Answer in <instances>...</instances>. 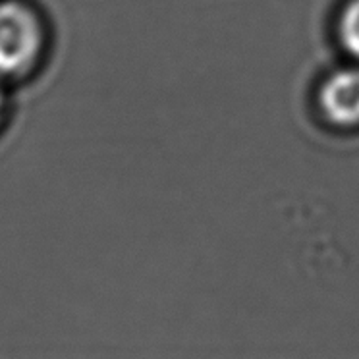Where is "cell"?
I'll return each instance as SVG.
<instances>
[{
	"instance_id": "obj_4",
	"label": "cell",
	"mask_w": 359,
	"mask_h": 359,
	"mask_svg": "<svg viewBox=\"0 0 359 359\" xmlns=\"http://www.w3.org/2000/svg\"><path fill=\"white\" fill-rule=\"evenodd\" d=\"M4 102H6V99H4V91L0 86V120H2V112H4Z\"/></svg>"
},
{
	"instance_id": "obj_2",
	"label": "cell",
	"mask_w": 359,
	"mask_h": 359,
	"mask_svg": "<svg viewBox=\"0 0 359 359\" xmlns=\"http://www.w3.org/2000/svg\"><path fill=\"white\" fill-rule=\"evenodd\" d=\"M320 107L338 126L359 124V70L336 72L320 89Z\"/></svg>"
},
{
	"instance_id": "obj_3",
	"label": "cell",
	"mask_w": 359,
	"mask_h": 359,
	"mask_svg": "<svg viewBox=\"0 0 359 359\" xmlns=\"http://www.w3.org/2000/svg\"><path fill=\"white\" fill-rule=\"evenodd\" d=\"M340 35H342L344 47L350 50L351 56L359 60V0H353L344 10L342 22H340Z\"/></svg>"
},
{
	"instance_id": "obj_1",
	"label": "cell",
	"mask_w": 359,
	"mask_h": 359,
	"mask_svg": "<svg viewBox=\"0 0 359 359\" xmlns=\"http://www.w3.org/2000/svg\"><path fill=\"white\" fill-rule=\"evenodd\" d=\"M45 48V29L35 10L20 0H0V76L29 72Z\"/></svg>"
}]
</instances>
